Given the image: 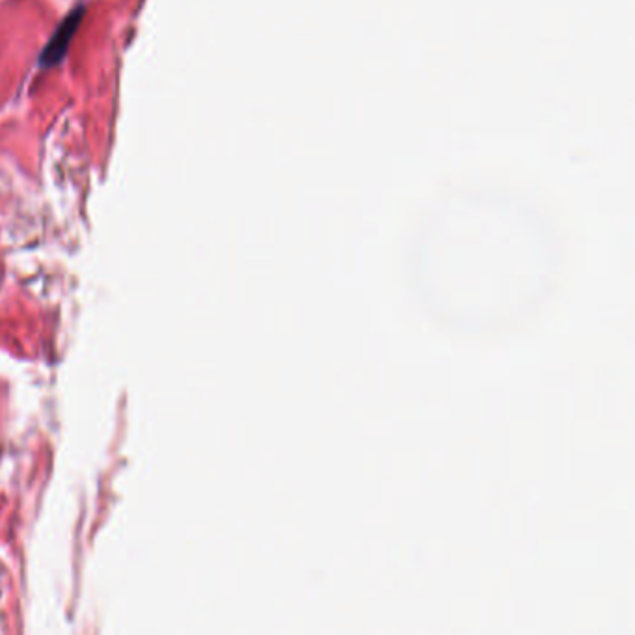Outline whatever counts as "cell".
<instances>
[{
    "label": "cell",
    "instance_id": "1",
    "mask_svg": "<svg viewBox=\"0 0 635 635\" xmlns=\"http://www.w3.org/2000/svg\"><path fill=\"white\" fill-rule=\"evenodd\" d=\"M81 21V15L77 13V15H71L69 19H65V23L60 30H58V34L52 38V41L49 43V47L45 49V56H43V63L47 65H51V63H56L60 58L63 56V52L68 51L69 40L73 38V32L77 30V24Z\"/></svg>",
    "mask_w": 635,
    "mask_h": 635
}]
</instances>
